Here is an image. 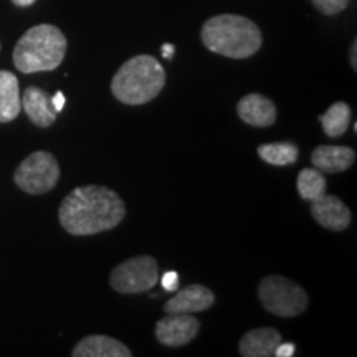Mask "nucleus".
<instances>
[{
	"instance_id": "nucleus-1",
	"label": "nucleus",
	"mask_w": 357,
	"mask_h": 357,
	"mask_svg": "<svg viewBox=\"0 0 357 357\" xmlns=\"http://www.w3.org/2000/svg\"><path fill=\"white\" fill-rule=\"evenodd\" d=\"M126 217V205L114 190L83 185L71 190L58 211L61 227L75 236L96 235L118 227Z\"/></svg>"
},
{
	"instance_id": "nucleus-2",
	"label": "nucleus",
	"mask_w": 357,
	"mask_h": 357,
	"mask_svg": "<svg viewBox=\"0 0 357 357\" xmlns=\"http://www.w3.org/2000/svg\"><path fill=\"white\" fill-rule=\"evenodd\" d=\"M200 38L205 48L234 60L253 56L263 43L255 22L234 13H222L208 19L200 30Z\"/></svg>"
},
{
	"instance_id": "nucleus-3",
	"label": "nucleus",
	"mask_w": 357,
	"mask_h": 357,
	"mask_svg": "<svg viewBox=\"0 0 357 357\" xmlns=\"http://www.w3.org/2000/svg\"><path fill=\"white\" fill-rule=\"evenodd\" d=\"M166 70L151 55L129 58L111 79V93L118 101L139 106L153 101L166 86Z\"/></svg>"
},
{
	"instance_id": "nucleus-4",
	"label": "nucleus",
	"mask_w": 357,
	"mask_h": 357,
	"mask_svg": "<svg viewBox=\"0 0 357 357\" xmlns=\"http://www.w3.org/2000/svg\"><path fill=\"white\" fill-rule=\"evenodd\" d=\"M65 35L55 25H35L22 35L13 48V65L20 73L53 71L61 65L66 55Z\"/></svg>"
},
{
	"instance_id": "nucleus-5",
	"label": "nucleus",
	"mask_w": 357,
	"mask_h": 357,
	"mask_svg": "<svg viewBox=\"0 0 357 357\" xmlns=\"http://www.w3.org/2000/svg\"><path fill=\"white\" fill-rule=\"evenodd\" d=\"M258 298L263 307L280 318H294L306 311L310 296L300 284L287 276H265L258 284Z\"/></svg>"
},
{
	"instance_id": "nucleus-6",
	"label": "nucleus",
	"mask_w": 357,
	"mask_h": 357,
	"mask_svg": "<svg viewBox=\"0 0 357 357\" xmlns=\"http://www.w3.org/2000/svg\"><path fill=\"white\" fill-rule=\"evenodd\" d=\"M13 181L26 194L42 195L53 190L60 181V166L52 153L37 151L17 167Z\"/></svg>"
},
{
	"instance_id": "nucleus-7",
	"label": "nucleus",
	"mask_w": 357,
	"mask_h": 357,
	"mask_svg": "<svg viewBox=\"0 0 357 357\" xmlns=\"http://www.w3.org/2000/svg\"><path fill=\"white\" fill-rule=\"evenodd\" d=\"M159 281V266L149 255L132 257L111 271L109 284L121 294H139L153 289Z\"/></svg>"
},
{
	"instance_id": "nucleus-8",
	"label": "nucleus",
	"mask_w": 357,
	"mask_h": 357,
	"mask_svg": "<svg viewBox=\"0 0 357 357\" xmlns=\"http://www.w3.org/2000/svg\"><path fill=\"white\" fill-rule=\"evenodd\" d=\"M199 329L200 321L192 314H166L155 324V339L162 346L181 347L194 341Z\"/></svg>"
},
{
	"instance_id": "nucleus-9",
	"label": "nucleus",
	"mask_w": 357,
	"mask_h": 357,
	"mask_svg": "<svg viewBox=\"0 0 357 357\" xmlns=\"http://www.w3.org/2000/svg\"><path fill=\"white\" fill-rule=\"evenodd\" d=\"M215 303V294L211 288L194 283L178 289L171 300L166 301L164 311L166 314H194L211 310Z\"/></svg>"
},
{
	"instance_id": "nucleus-10",
	"label": "nucleus",
	"mask_w": 357,
	"mask_h": 357,
	"mask_svg": "<svg viewBox=\"0 0 357 357\" xmlns=\"http://www.w3.org/2000/svg\"><path fill=\"white\" fill-rule=\"evenodd\" d=\"M311 215L326 230L342 231L351 225L352 213L349 207L336 195H321L311 200Z\"/></svg>"
},
{
	"instance_id": "nucleus-11",
	"label": "nucleus",
	"mask_w": 357,
	"mask_h": 357,
	"mask_svg": "<svg viewBox=\"0 0 357 357\" xmlns=\"http://www.w3.org/2000/svg\"><path fill=\"white\" fill-rule=\"evenodd\" d=\"M236 113L243 123L255 128H268L276 121V106L260 93H250L236 105Z\"/></svg>"
},
{
	"instance_id": "nucleus-12",
	"label": "nucleus",
	"mask_w": 357,
	"mask_h": 357,
	"mask_svg": "<svg viewBox=\"0 0 357 357\" xmlns=\"http://www.w3.org/2000/svg\"><path fill=\"white\" fill-rule=\"evenodd\" d=\"M22 108L35 126L50 128L56 121L58 113L53 108L52 96L37 86H29L22 96Z\"/></svg>"
},
{
	"instance_id": "nucleus-13",
	"label": "nucleus",
	"mask_w": 357,
	"mask_h": 357,
	"mask_svg": "<svg viewBox=\"0 0 357 357\" xmlns=\"http://www.w3.org/2000/svg\"><path fill=\"white\" fill-rule=\"evenodd\" d=\"M354 160V149L347 146H318L311 154L312 166L326 174L344 172L352 167Z\"/></svg>"
},
{
	"instance_id": "nucleus-14",
	"label": "nucleus",
	"mask_w": 357,
	"mask_h": 357,
	"mask_svg": "<svg viewBox=\"0 0 357 357\" xmlns=\"http://www.w3.org/2000/svg\"><path fill=\"white\" fill-rule=\"evenodd\" d=\"M73 357H131L132 352L118 339L93 334L83 337L71 351Z\"/></svg>"
},
{
	"instance_id": "nucleus-15",
	"label": "nucleus",
	"mask_w": 357,
	"mask_h": 357,
	"mask_svg": "<svg viewBox=\"0 0 357 357\" xmlns=\"http://www.w3.org/2000/svg\"><path fill=\"white\" fill-rule=\"evenodd\" d=\"M281 334L275 328H257L248 331L240 341V356L243 357H271L275 356Z\"/></svg>"
},
{
	"instance_id": "nucleus-16",
	"label": "nucleus",
	"mask_w": 357,
	"mask_h": 357,
	"mask_svg": "<svg viewBox=\"0 0 357 357\" xmlns=\"http://www.w3.org/2000/svg\"><path fill=\"white\" fill-rule=\"evenodd\" d=\"M19 79L10 71L0 70V123H10L20 114Z\"/></svg>"
},
{
	"instance_id": "nucleus-17",
	"label": "nucleus",
	"mask_w": 357,
	"mask_h": 357,
	"mask_svg": "<svg viewBox=\"0 0 357 357\" xmlns=\"http://www.w3.org/2000/svg\"><path fill=\"white\" fill-rule=\"evenodd\" d=\"M257 153L260 158L265 160L266 164L276 167L291 166L298 160L300 155V149L293 142L283 141V142H268V144L258 146Z\"/></svg>"
},
{
	"instance_id": "nucleus-18",
	"label": "nucleus",
	"mask_w": 357,
	"mask_h": 357,
	"mask_svg": "<svg viewBox=\"0 0 357 357\" xmlns=\"http://www.w3.org/2000/svg\"><path fill=\"white\" fill-rule=\"evenodd\" d=\"M351 106L344 101H337L326 113L319 116L323 131L329 137H339L347 131L351 124Z\"/></svg>"
},
{
	"instance_id": "nucleus-19",
	"label": "nucleus",
	"mask_w": 357,
	"mask_h": 357,
	"mask_svg": "<svg viewBox=\"0 0 357 357\" xmlns=\"http://www.w3.org/2000/svg\"><path fill=\"white\" fill-rule=\"evenodd\" d=\"M296 187L301 199L310 200L311 202V200L318 199L321 195L326 194V187H328V184H326L323 172L318 171L316 167H307L303 169V171L298 174Z\"/></svg>"
},
{
	"instance_id": "nucleus-20",
	"label": "nucleus",
	"mask_w": 357,
	"mask_h": 357,
	"mask_svg": "<svg viewBox=\"0 0 357 357\" xmlns=\"http://www.w3.org/2000/svg\"><path fill=\"white\" fill-rule=\"evenodd\" d=\"M312 6H314L318 10L323 13V15H337L344 8L349 6L351 0H311Z\"/></svg>"
},
{
	"instance_id": "nucleus-21",
	"label": "nucleus",
	"mask_w": 357,
	"mask_h": 357,
	"mask_svg": "<svg viewBox=\"0 0 357 357\" xmlns=\"http://www.w3.org/2000/svg\"><path fill=\"white\" fill-rule=\"evenodd\" d=\"M178 281H181V278H178L176 271H166V273L162 275V278H160V284H162V288L166 289V291L174 293L178 289Z\"/></svg>"
},
{
	"instance_id": "nucleus-22",
	"label": "nucleus",
	"mask_w": 357,
	"mask_h": 357,
	"mask_svg": "<svg viewBox=\"0 0 357 357\" xmlns=\"http://www.w3.org/2000/svg\"><path fill=\"white\" fill-rule=\"evenodd\" d=\"M294 351H296V347H294V344H289V342L281 341L280 344H278V347H276L275 356L276 357H291L294 354Z\"/></svg>"
},
{
	"instance_id": "nucleus-23",
	"label": "nucleus",
	"mask_w": 357,
	"mask_h": 357,
	"mask_svg": "<svg viewBox=\"0 0 357 357\" xmlns=\"http://www.w3.org/2000/svg\"><path fill=\"white\" fill-rule=\"evenodd\" d=\"M52 102H53V108H55L56 113H61L65 108V102H66V98L61 91H56L55 95L52 96Z\"/></svg>"
},
{
	"instance_id": "nucleus-24",
	"label": "nucleus",
	"mask_w": 357,
	"mask_h": 357,
	"mask_svg": "<svg viewBox=\"0 0 357 357\" xmlns=\"http://www.w3.org/2000/svg\"><path fill=\"white\" fill-rule=\"evenodd\" d=\"M174 52H176V48H174V45H171V43L162 45V56H164V58H167V60H172Z\"/></svg>"
},
{
	"instance_id": "nucleus-25",
	"label": "nucleus",
	"mask_w": 357,
	"mask_h": 357,
	"mask_svg": "<svg viewBox=\"0 0 357 357\" xmlns=\"http://www.w3.org/2000/svg\"><path fill=\"white\" fill-rule=\"evenodd\" d=\"M356 50H357V42L354 40L351 47V66L354 70H357V58H356Z\"/></svg>"
},
{
	"instance_id": "nucleus-26",
	"label": "nucleus",
	"mask_w": 357,
	"mask_h": 357,
	"mask_svg": "<svg viewBox=\"0 0 357 357\" xmlns=\"http://www.w3.org/2000/svg\"><path fill=\"white\" fill-rule=\"evenodd\" d=\"M12 2L15 3L17 7H30V6H33L37 0H12Z\"/></svg>"
},
{
	"instance_id": "nucleus-27",
	"label": "nucleus",
	"mask_w": 357,
	"mask_h": 357,
	"mask_svg": "<svg viewBox=\"0 0 357 357\" xmlns=\"http://www.w3.org/2000/svg\"><path fill=\"white\" fill-rule=\"evenodd\" d=\"M0 48H2V45H0Z\"/></svg>"
}]
</instances>
